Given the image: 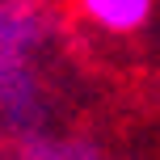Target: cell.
Segmentation results:
<instances>
[{
	"mask_svg": "<svg viewBox=\"0 0 160 160\" xmlns=\"http://www.w3.org/2000/svg\"><path fill=\"white\" fill-rule=\"evenodd\" d=\"M34 55L38 51H25V47H4L0 42V114L17 127L38 114V72H34Z\"/></svg>",
	"mask_w": 160,
	"mask_h": 160,
	"instance_id": "1",
	"label": "cell"
},
{
	"mask_svg": "<svg viewBox=\"0 0 160 160\" xmlns=\"http://www.w3.org/2000/svg\"><path fill=\"white\" fill-rule=\"evenodd\" d=\"M160 0H76V13L105 38H139L156 21Z\"/></svg>",
	"mask_w": 160,
	"mask_h": 160,
	"instance_id": "2",
	"label": "cell"
}]
</instances>
